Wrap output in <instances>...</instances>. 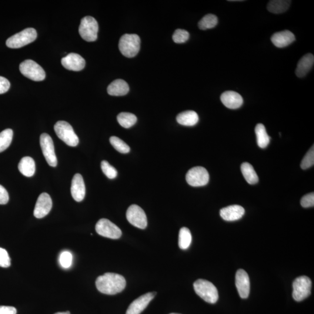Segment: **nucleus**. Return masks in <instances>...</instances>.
Segmentation results:
<instances>
[{
	"mask_svg": "<svg viewBox=\"0 0 314 314\" xmlns=\"http://www.w3.org/2000/svg\"><path fill=\"white\" fill-rule=\"evenodd\" d=\"M126 280L123 276L114 273H106L96 279V285L100 292L114 295L125 289Z\"/></svg>",
	"mask_w": 314,
	"mask_h": 314,
	"instance_id": "1",
	"label": "nucleus"
},
{
	"mask_svg": "<svg viewBox=\"0 0 314 314\" xmlns=\"http://www.w3.org/2000/svg\"><path fill=\"white\" fill-rule=\"evenodd\" d=\"M194 289L197 295L206 302L214 304L218 300V292L211 282L205 279H199L194 283Z\"/></svg>",
	"mask_w": 314,
	"mask_h": 314,
	"instance_id": "2",
	"label": "nucleus"
},
{
	"mask_svg": "<svg viewBox=\"0 0 314 314\" xmlns=\"http://www.w3.org/2000/svg\"><path fill=\"white\" fill-rule=\"evenodd\" d=\"M140 48V39L136 34L123 35L119 42V49L122 55L128 58L134 57Z\"/></svg>",
	"mask_w": 314,
	"mask_h": 314,
	"instance_id": "3",
	"label": "nucleus"
},
{
	"mask_svg": "<svg viewBox=\"0 0 314 314\" xmlns=\"http://www.w3.org/2000/svg\"><path fill=\"white\" fill-rule=\"evenodd\" d=\"M37 36L35 29L27 28L9 38L6 42V45L10 49L21 48L34 42Z\"/></svg>",
	"mask_w": 314,
	"mask_h": 314,
	"instance_id": "4",
	"label": "nucleus"
},
{
	"mask_svg": "<svg viewBox=\"0 0 314 314\" xmlns=\"http://www.w3.org/2000/svg\"><path fill=\"white\" fill-rule=\"evenodd\" d=\"M54 130L58 138L71 147L78 145L79 138L74 130L69 123L65 121H58L55 123Z\"/></svg>",
	"mask_w": 314,
	"mask_h": 314,
	"instance_id": "5",
	"label": "nucleus"
},
{
	"mask_svg": "<svg viewBox=\"0 0 314 314\" xmlns=\"http://www.w3.org/2000/svg\"><path fill=\"white\" fill-rule=\"evenodd\" d=\"M98 23L92 16H87L81 20L79 32L81 38L85 41H96L98 39Z\"/></svg>",
	"mask_w": 314,
	"mask_h": 314,
	"instance_id": "6",
	"label": "nucleus"
},
{
	"mask_svg": "<svg viewBox=\"0 0 314 314\" xmlns=\"http://www.w3.org/2000/svg\"><path fill=\"white\" fill-rule=\"evenodd\" d=\"M22 74L33 81H42L46 78V73L41 65L31 59L25 60L19 65Z\"/></svg>",
	"mask_w": 314,
	"mask_h": 314,
	"instance_id": "7",
	"label": "nucleus"
},
{
	"mask_svg": "<svg viewBox=\"0 0 314 314\" xmlns=\"http://www.w3.org/2000/svg\"><path fill=\"white\" fill-rule=\"evenodd\" d=\"M312 280L306 276L296 278L293 283V297L296 302H302L308 297L312 292Z\"/></svg>",
	"mask_w": 314,
	"mask_h": 314,
	"instance_id": "8",
	"label": "nucleus"
},
{
	"mask_svg": "<svg viewBox=\"0 0 314 314\" xmlns=\"http://www.w3.org/2000/svg\"><path fill=\"white\" fill-rule=\"evenodd\" d=\"M187 182L190 186L200 187L205 186L209 182L208 171L204 167L196 166L190 169L186 176Z\"/></svg>",
	"mask_w": 314,
	"mask_h": 314,
	"instance_id": "9",
	"label": "nucleus"
},
{
	"mask_svg": "<svg viewBox=\"0 0 314 314\" xmlns=\"http://www.w3.org/2000/svg\"><path fill=\"white\" fill-rule=\"evenodd\" d=\"M96 230L99 235L112 239H118L122 231L114 223L107 219H101L96 225Z\"/></svg>",
	"mask_w": 314,
	"mask_h": 314,
	"instance_id": "10",
	"label": "nucleus"
},
{
	"mask_svg": "<svg viewBox=\"0 0 314 314\" xmlns=\"http://www.w3.org/2000/svg\"><path fill=\"white\" fill-rule=\"evenodd\" d=\"M126 218L132 225L139 229H145L148 226V219L145 211L138 205L130 206L126 212Z\"/></svg>",
	"mask_w": 314,
	"mask_h": 314,
	"instance_id": "11",
	"label": "nucleus"
},
{
	"mask_svg": "<svg viewBox=\"0 0 314 314\" xmlns=\"http://www.w3.org/2000/svg\"><path fill=\"white\" fill-rule=\"evenodd\" d=\"M40 143L46 161L50 166L55 167L57 165V158L55 153L54 143L51 136L47 133H43L40 139Z\"/></svg>",
	"mask_w": 314,
	"mask_h": 314,
	"instance_id": "12",
	"label": "nucleus"
},
{
	"mask_svg": "<svg viewBox=\"0 0 314 314\" xmlns=\"http://www.w3.org/2000/svg\"><path fill=\"white\" fill-rule=\"evenodd\" d=\"M52 202L49 194L43 193L39 196L34 209V216L36 218L41 219L48 215L51 211Z\"/></svg>",
	"mask_w": 314,
	"mask_h": 314,
	"instance_id": "13",
	"label": "nucleus"
},
{
	"mask_svg": "<svg viewBox=\"0 0 314 314\" xmlns=\"http://www.w3.org/2000/svg\"><path fill=\"white\" fill-rule=\"evenodd\" d=\"M156 292L145 294L136 299L130 304L126 314H140L148 306L151 301L155 298Z\"/></svg>",
	"mask_w": 314,
	"mask_h": 314,
	"instance_id": "14",
	"label": "nucleus"
},
{
	"mask_svg": "<svg viewBox=\"0 0 314 314\" xmlns=\"http://www.w3.org/2000/svg\"><path fill=\"white\" fill-rule=\"evenodd\" d=\"M236 286L240 297L242 299H247L250 294V283L248 274L245 270L240 269L237 271Z\"/></svg>",
	"mask_w": 314,
	"mask_h": 314,
	"instance_id": "15",
	"label": "nucleus"
},
{
	"mask_svg": "<svg viewBox=\"0 0 314 314\" xmlns=\"http://www.w3.org/2000/svg\"><path fill=\"white\" fill-rule=\"evenodd\" d=\"M63 67L69 71H80L85 68L86 61L82 56L76 53H70L61 59Z\"/></svg>",
	"mask_w": 314,
	"mask_h": 314,
	"instance_id": "16",
	"label": "nucleus"
},
{
	"mask_svg": "<svg viewBox=\"0 0 314 314\" xmlns=\"http://www.w3.org/2000/svg\"><path fill=\"white\" fill-rule=\"evenodd\" d=\"M71 195L77 202H81L84 199L86 195V188L82 176L76 173L73 176L71 185Z\"/></svg>",
	"mask_w": 314,
	"mask_h": 314,
	"instance_id": "17",
	"label": "nucleus"
},
{
	"mask_svg": "<svg viewBox=\"0 0 314 314\" xmlns=\"http://www.w3.org/2000/svg\"><path fill=\"white\" fill-rule=\"evenodd\" d=\"M245 213V210L243 207L238 205H233L220 209V215L226 221H235L242 218Z\"/></svg>",
	"mask_w": 314,
	"mask_h": 314,
	"instance_id": "18",
	"label": "nucleus"
},
{
	"mask_svg": "<svg viewBox=\"0 0 314 314\" xmlns=\"http://www.w3.org/2000/svg\"><path fill=\"white\" fill-rule=\"evenodd\" d=\"M220 100L227 108L232 109L240 108L243 103L242 97L238 93L233 91H226L222 93Z\"/></svg>",
	"mask_w": 314,
	"mask_h": 314,
	"instance_id": "19",
	"label": "nucleus"
},
{
	"mask_svg": "<svg viewBox=\"0 0 314 314\" xmlns=\"http://www.w3.org/2000/svg\"><path fill=\"white\" fill-rule=\"evenodd\" d=\"M296 40L293 33L289 31H284L277 32L273 34L271 41L277 48H283L288 46Z\"/></svg>",
	"mask_w": 314,
	"mask_h": 314,
	"instance_id": "20",
	"label": "nucleus"
},
{
	"mask_svg": "<svg viewBox=\"0 0 314 314\" xmlns=\"http://www.w3.org/2000/svg\"><path fill=\"white\" fill-rule=\"evenodd\" d=\"M314 63V56L312 54H307L303 56L297 64L296 74L299 78H303L312 68Z\"/></svg>",
	"mask_w": 314,
	"mask_h": 314,
	"instance_id": "21",
	"label": "nucleus"
},
{
	"mask_svg": "<svg viewBox=\"0 0 314 314\" xmlns=\"http://www.w3.org/2000/svg\"><path fill=\"white\" fill-rule=\"evenodd\" d=\"M129 87L125 81L122 79H116L110 84L107 88L109 95L113 96H123L128 94Z\"/></svg>",
	"mask_w": 314,
	"mask_h": 314,
	"instance_id": "22",
	"label": "nucleus"
},
{
	"mask_svg": "<svg viewBox=\"0 0 314 314\" xmlns=\"http://www.w3.org/2000/svg\"><path fill=\"white\" fill-rule=\"evenodd\" d=\"M18 169L23 175L26 177L33 176L36 171L34 159L30 157H23L19 163Z\"/></svg>",
	"mask_w": 314,
	"mask_h": 314,
	"instance_id": "23",
	"label": "nucleus"
},
{
	"mask_svg": "<svg viewBox=\"0 0 314 314\" xmlns=\"http://www.w3.org/2000/svg\"><path fill=\"white\" fill-rule=\"evenodd\" d=\"M177 122L179 124L187 126H195L199 122L198 113L193 111H186L181 113L176 117Z\"/></svg>",
	"mask_w": 314,
	"mask_h": 314,
	"instance_id": "24",
	"label": "nucleus"
},
{
	"mask_svg": "<svg viewBox=\"0 0 314 314\" xmlns=\"http://www.w3.org/2000/svg\"><path fill=\"white\" fill-rule=\"evenodd\" d=\"M255 132L257 136V144L260 148L265 149L269 145L270 137L267 134L264 125L259 123L256 126Z\"/></svg>",
	"mask_w": 314,
	"mask_h": 314,
	"instance_id": "25",
	"label": "nucleus"
},
{
	"mask_svg": "<svg viewBox=\"0 0 314 314\" xmlns=\"http://www.w3.org/2000/svg\"><path fill=\"white\" fill-rule=\"evenodd\" d=\"M241 171L244 178L250 185H255L259 182V177L253 166L248 162H244L241 165Z\"/></svg>",
	"mask_w": 314,
	"mask_h": 314,
	"instance_id": "26",
	"label": "nucleus"
},
{
	"mask_svg": "<svg viewBox=\"0 0 314 314\" xmlns=\"http://www.w3.org/2000/svg\"><path fill=\"white\" fill-rule=\"evenodd\" d=\"M291 2V1L285 0H273L269 2L267 8L269 12L273 14H281L289 8Z\"/></svg>",
	"mask_w": 314,
	"mask_h": 314,
	"instance_id": "27",
	"label": "nucleus"
},
{
	"mask_svg": "<svg viewBox=\"0 0 314 314\" xmlns=\"http://www.w3.org/2000/svg\"><path fill=\"white\" fill-rule=\"evenodd\" d=\"M192 236L188 228L183 227L180 229L179 234V246L182 250H186L191 245Z\"/></svg>",
	"mask_w": 314,
	"mask_h": 314,
	"instance_id": "28",
	"label": "nucleus"
},
{
	"mask_svg": "<svg viewBox=\"0 0 314 314\" xmlns=\"http://www.w3.org/2000/svg\"><path fill=\"white\" fill-rule=\"evenodd\" d=\"M119 125L126 129L131 128L137 122V117L133 113L121 112L117 116Z\"/></svg>",
	"mask_w": 314,
	"mask_h": 314,
	"instance_id": "29",
	"label": "nucleus"
},
{
	"mask_svg": "<svg viewBox=\"0 0 314 314\" xmlns=\"http://www.w3.org/2000/svg\"><path fill=\"white\" fill-rule=\"evenodd\" d=\"M13 138V131L6 129L0 133V153L5 151L11 145Z\"/></svg>",
	"mask_w": 314,
	"mask_h": 314,
	"instance_id": "30",
	"label": "nucleus"
},
{
	"mask_svg": "<svg viewBox=\"0 0 314 314\" xmlns=\"http://www.w3.org/2000/svg\"><path fill=\"white\" fill-rule=\"evenodd\" d=\"M218 18L213 14L207 15L200 20L199 28L202 30H207L215 27L218 24Z\"/></svg>",
	"mask_w": 314,
	"mask_h": 314,
	"instance_id": "31",
	"label": "nucleus"
},
{
	"mask_svg": "<svg viewBox=\"0 0 314 314\" xmlns=\"http://www.w3.org/2000/svg\"><path fill=\"white\" fill-rule=\"evenodd\" d=\"M109 142L113 148L119 153L126 154L130 152V147L118 137H111L109 139Z\"/></svg>",
	"mask_w": 314,
	"mask_h": 314,
	"instance_id": "32",
	"label": "nucleus"
},
{
	"mask_svg": "<svg viewBox=\"0 0 314 314\" xmlns=\"http://www.w3.org/2000/svg\"><path fill=\"white\" fill-rule=\"evenodd\" d=\"M101 168L105 175L110 179H115L118 175V172L114 167L110 165L106 161H103L101 163Z\"/></svg>",
	"mask_w": 314,
	"mask_h": 314,
	"instance_id": "33",
	"label": "nucleus"
},
{
	"mask_svg": "<svg viewBox=\"0 0 314 314\" xmlns=\"http://www.w3.org/2000/svg\"><path fill=\"white\" fill-rule=\"evenodd\" d=\"M189 37V33L188 31L183 29H177L173 33L172 39L175 43L181 44L188 41Z\"/></svg>",
	"mask_w": 314,
	"mask_h": 314,
	"instance_id": "34",
	"label": "nucleus"
},
{
	"mask_svg": "<svg viewBox=\"0 0 314 314\" xmlns=\"http://www.w3.org/2000/svg\"><path fill=\"white\" fill-rule=\"evenodd\" d=\"M314 164V146L306 154L301 163V168L303 169H307L312 167Z\"/></svg>",
	"mask_w": 314,
	"mask_h": 314,
	"instance_id": "35",
	"label": "nucleus"
},
{
	"mask_svg": "<svg viewBox=\"0 0 314 314\" xmlns=\"http://www.w3.org/2000/svg\"><path fill=\"white\" fill-rule=\"evenodd\" d=\"M73 257L69 252H63L59 257L60 264L63 268L67 269L72 265Z\"/></svg>",
	"mask_w": 314,
	"mask_h": 314,
	"instance_id": "36",
	"label": "nucleus"
},
{
	"mask_svg": "<svg viewBox=\"0 0 314 314\" xmlns=\"http://www.w3.org/2000/svg\"><path fill=\"white\" fill-rule=\"evenodd\" d=\"M11 265V259L6 250L0 248V266L8 268Z\"/></svg>",
	"mask_w": 314,
	"mask_h": 314,
	"instance_id": "37",
	"label": "nucleus"
},
{
	"mask_svg": "<svg viewBox=\"0 0 314 314\" xmlns=\"http://www.w3.org/2000/svg\"><path fill=\"white\" fill-rule=\"evenodd\" d=\"M301 205L304 208H309L314 206V193H311L303 196L301 200Z\"/></svg>",
	"mask_w": 314,
	"mask_h": 314,
	"instance_id": "38",
	"label": "nucleus"
},
{
	"mask_svg": "<svg viewBox=\"0 0 314 314\" xmlns=\"http://www.w3.org/2000/svg\"><path fill=\"white\" fill-rule=\"evenodd\" d=\"M10 83L7 79L0 76V95L7 92L10 88Z\"/></svg>",
	"mask_w": 314,
	"mask_h": 314,
	"instance_id": "39",
	"label": "nucleus"
},
{
	"mask_svg": "<svg viewBox=\"0 0 314 314\" xmlns=\"http://www.w3.org/2000/svg\"><path fill=\"white\" fill-rule=\"evenodd\" d=\"M9 201V195L6 190L0 185V205H4Z\"/></svg>",
	"mask_w": 314,
	"mask_h": 314,
	"instance_id": "40",
	"label": "nucleus"
},
{
	"mask_svg": "<svg viewBox=\"0 0 314 314\" xmlns=\"http://www.w3.org/2000/svg\"><path fill=\"white\" fill-rule=\"evenodd\" d=\"M17 311L14 307L0 306V314H16Z\"/></svg>",
	"mask_w": 314,
	"mask_h": 314,
	"instance_id": "41",
	"label": "nucleus"
},
{
	"mask_svg": "<svg viewBox=\"0 0 314 314\" xmlns=\"http://www.w3.org/2000/svg\"><path fill=\"white\" fill-rule=\"evenodd\" d=\"M55 314H71L69 312H65V313H57Z\"/></svg>",
	"mask_w": 314,
	"mask_h": 314,
	"instance_id": "42",
	"label": "nucleus"
},
{
	"mask_svg": "<svg viewBox=\"0 0 314 314\" xmlns=\"http://www.w3.org/2000/svg\"><path fill=\"white\" fill-rule=\"evenodd\" d=\"M180 314L172 313V314Z\"/></svg>",
	"mask_w": 314,
	"mask_h": 314,
	"instance_id": "43",
	"label": "nucleus"
}]
</instances>
